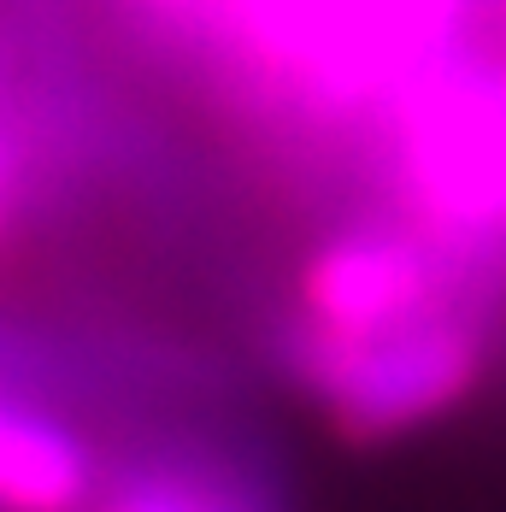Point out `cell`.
<instances>
[{"label": "cell", "instance_id": "obj_1", "mask_svg": "<svg viewBox=\"0 0 506 512\" xmlns=\"http://www.w3.org/2000/svg\"><path fill=\"white\" fill-rule=\"evenodd\" d=\"M283 359L348 442H395L448 418L477 389L483 330L454 307L377 336H324L295 324Z\"/></svg>", "mask_w": 506, "mask_h": 512}, {"label": "cell", "instance_id": "obj_2", "mask_svg": "<svg viewBox=\"0 0 506 512\" xmlns=\"http://www.w3.org/2000/svg\"><path fill=\"white\" fill-rule=\"evenodd\" d=\"M395 183L448 242H506V71L430 65L401 83Z\"/></svg>", "mask_w": 506, "mask_h": 512}, {"label": "cell", "instance_id": "obj_3", "mask_svg": "<svg viewBox=\"0 0 506 512\" xmlns=\"http://www.w3.org/2000/svg\"><path fill=\"white\" fill-rule=\"evenodd\" d=\"M306 330L324 336H377L430 312H448V265L436 242L401 224H348L306 254L295 277Z\"/></svg>", "mask_w": 506, "mask_h": 512}, {"label": "cell", "instance_id": "obj_4", "mask_svg": "<svg viewBox=\"0 0 506 512\" xmlns=\"http://www.w3.org/2000/svg\"><path fill=\"white\" fill-rule=\"evenodd\" d=\"M83 512H277V495L236 454L171 442L106 471Z\"/></svg>", "mask_w": 506, "mask_h": 512}, {"label": "cell", "instance_id": "obj_5", "mask_svg": "<svg viewBox=\"0 0 506 512\" xmlns=\"http://www.w3.org/2000/svg\"><path fill=\"white\" fill-rule=\"evenodd\" d=\"M95 489L89 442L59 412L0 389V512H83Z\"/></svg>", "mask_w": 506, "mask_h": 512}, {"label": "cell", "instance_id": "obj_6", "mask_svg": "<svg viewBox=\"0 0 506 512\" xmlns=\"http://www.w3.org/2000/svg\"><path fill=\"white\" fill-rule=\"evenodd\" d=\"M6 206H12V154L0 142V218H6Z\"/></svg>", "mask_w": 506, "mask_h": 512}]
</instances>
